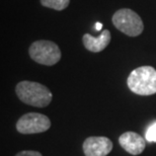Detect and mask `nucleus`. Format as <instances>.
<instances>
[{"label": "nucleus", "mask_w": 156, "mask_h": 156, "mask_svg": "<svg viewBox=\"0 0 156 156\" xmlns=\"http://www.w3.org/2000/svg\"><path fill=\"white\" fill-rule=\"evenodd\" d=\"M17 98L24 104L36 108H45L52 101L53 94L48 87L34 81H20L15 86Z\"/></svg>", "instance_id": "1"}, {"label": "nucleus", "mask_w": 156, "mask_h": 156, "mask_svg": "<svg viewBox=\"0 0 156 156\" xmlns=\"http://www.w3.org/2000/svg\"><path fill=\"white\" fill-rule=\"evenodd\" d=\"M127 84L132 92L138 95L156 93V69L152 66H141L134 69L128 76Z\"/></svg>", "instance_id": "2"}, {"label": "nucleus", "mask_w": 156, "mask_h": 156, "mask_svg": "<svg viewBox=\"0 0 156 156\" xmlns=\"http://www.w3.org/2000/svg\"><path fill=\"white\" fill-rule=\"evenodd\" d=\"M29 54L35 62L46 66H53L58 63L62 56L57 44L46 40L34 42L29 49Z\"/></svg>", "instance_id": "3"}, {"label": "nucleus", "mask_w": 156, "mask_h": 156, "mask_svg": "<svg viewBox=\"0 0 156 156\" xmlns=\"http://www.w3.org/2000/svg\"><path fill=\"white\" fill-rule=\"evenodd\" d=\"M112 21L120 32L129 37H138L144 30V24L139 14L129 8L119 9L114 13Z\"/></svg>", "instance_id": "4"}, {"label": "nucleus", "mask_w": 156, "mask_h": 156, "mask_svg": "<svg viewBox=\"0 0 156 156\" xmlns=\"http://www.w3.org/2000/svg\"><path fill=\"white\" fill-rule=\"evenodd\" d=\"M51 127L50 119L40 113H29L18 119L16 130L20 134H38L48 131Z\"/></svg>", "instance_id": "5"}, {"label": "nucleus", "mask_w": 156, "mask_h": 156, "mask_svg": "<svg viewBox=\"0 0 156 156\" xmlns=\"http://www.w3.org/2000/svg\"><path fill=\"white\" fill-rule=\"evenodd\" d=\"M113 149V142L108 137H88L83 142L85 156H107Z\"/></svg>", "instance_id": "6"}, {"label": "nucleus", "mask_w": 156, "mask_h": 156, "mask_svg": "<svg viewBox=\"0 0 156 156\" xmlns=\"http://www.w3.org/2000/svg\"><path fill=\"white\" fill-rule=\"evenodd\" d=\"M121 147L131 155L141 154L146 147V139L138 133L126 132L119 137Z\"/></svg>", "instance_id": "7"}, {"label": "nucleus", "mask_w": 156, "mask_h": 156, "mask_svg": "<svg viewBox=\"0 0 156 156\" xmlns=\"http://www.w3.org/2000/svg\"><path fill=\"white\" fill-rule=\"evenodd\" d=\"M83 45L86 50L93 53L101 52L110 45L111 42V33L110 30H104L98 38L91 36L90 34H85L82 38Z\"/></svg>", "instance_id": "8"}, {"label": "nucleus", "mask_w": 156, "mask_h": 156, "mask_svg": "<svg viewBox=\"0 0 156 156\" xmlns=\"http://www.w3.org/2000/svg\"><path fill=\"white\" fill-rule=\"evenodd\" d=\"M70 0H41V4L47 8H52L61 11L68 7Z\"/></svg>", "instance_id": "9"}, {"label": "nucleus", "mask_w": 156, "mask_h": 156, "mask_svg": "<svg viewBox=\"0 0 156 156\" xmlns=\"http://www.w3.org/2000/svg\"><path fill=\"white\" fill-rule=\"evenodd\" d=\"M145 139H146V141H148L150 143L156 142V122H154L153 124L148 127V129L146 131V134H145Z\"/></svg>", "instance_id": "10"}, {"label": "nucleus", "mask_w": 156, "mask_h": 156, "mask_svg": "<svg viewBox=\"0 0 156 156\" xmlns=\"http://www.w3.org/2000/svg\"><path fill=\"white\" fill-rule=\"evenodd\" d=\"M15 156H43L38 151H33V150H24L20 151L15 155Z\"/></svg>", "instance_id": "11"}, {"label": "nucleus", "mask_w": 156, "mask_h": 156, "mask_svg": "<svg viewBox=\"0 0 156 156\" xmlns=\"http://www.w3.org/2000/svg\"><path fill=\"white\" fill-rule=\"evenodd\" d=\"M101 29H102V23H95V30H101Z\"/></svg>", "instance_id": "12"}]
</instances>
